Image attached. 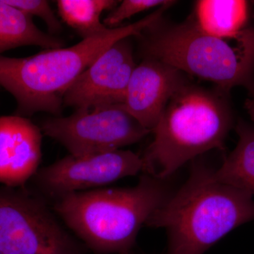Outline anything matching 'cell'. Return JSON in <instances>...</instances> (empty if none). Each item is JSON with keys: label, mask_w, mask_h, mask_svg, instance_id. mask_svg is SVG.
I'll return each mask as SVG.
<instances>
[{"label": "cell", "mask_w": 254, "mask_h": 254, "mask_svg": "<svg viewBox=\"0 0 254 254\" xmlns=\"http://www.w3.org/2000/svg\"><path fill=\"white\" fill-rule=\"evenodd\" d=\"M254 220V196L193 164L188 180L150 215L145 226L164 228L168 254H203L229 232Z\"/></svg>", "instance_id": "1"}, {"label": "cell", "mask_w": 254, "mask_h": 254, "mask_svg": "<svg viewBox=\"0 0 254 254\" xmlns=\"http://www.w3.org/2000/svg\"><path fill=\"white\" fill-rule=\"evenodd\" d=\"M169 195L164 180L143 173L136 186L70 193L52 208L93 253L123 254L131 252L141 227Z\"/></svg>", "instance_id": "2"}, {"label": "cell", "mask_w": 254, "mask_h": 254, "mask_svg": "<svg viewBox=\"0 0 254 254\" xmlns=\"http://www.w3.org/2000/svg\"><path fill=\"white\" fill-rule=\"evenodd\" d=\"M166 9L160 6L136 22L110 28L68 48L46 50L26 58L0 56V86L16 100V115L26 118L43 112L60 117L64 93L73 81L110 46L124 38L139 36L161 19Z\"/></svg>", "instance_id": "3"}, {"label": "cell", "mask_w": 254, "mask_h": 254, "mask_svg": "<svg viewBox=\"0 0 254 254\" xmlns=\"http://www.w3.org/2000/svg\"><path fill=\"white\" fill-rule=\"evenodd\" d=\"M229 93L190 81L177 90L153 131L154 140L142 156V173L165 180L198 155L223 150L234 124Z\"/></svg>", "instance_id": "4"}, {"label": "cell", "mask_w": 254, "mask_h": 254, "mask_svg": "<svg viewBox=\"0 0 254 254\" xmlns=\"http://www.w3.org/2000/svg\"><path fill=\"white\" fill-rule=\"evenodd\" d=\"M136 38L143 58L213 82L223 91L244 87L254 96V27L220 37L202 31L193 16L175 24L161 18Z\"/></svg>", "instance_id": "5"}, {"label": "cell", "mask_w": 254, "mask_h": 254, "mask_svg": "<svg viewBox=\"0 0 254 254\" xmlns=\"http://www.w3.org/2000/svg\"><path fill=\"white\" fill-rule=\"evenodd\" d=\"M48 202L27 185L0 187V251L2 254H85Z\"/></svg>", "instance_id": "6"}, {"label": "cell", "mask_w": 254, "mask_h": 254, "mask_svg": "<svg viewBox=\"0 0 254 254\" xmlns=\"http://www.w3.org/2000/svg\"><path fill=\"white\" fill-rule=\"evenodd\" d=\"M42 133L63 145L70 155H87L121 149L150 131L125 110L124 104L76 110L67 117L41 123Z\"/></svg>", "instance_id": "7"}, {"label": "cell", "mask_w": 254, "mask_h": 254, "mask_svg": "<svg viewBox=\"0 0 254 254\" xmlns=\"http://www.w3.org/2000/svg\"><path fill=\"white\" fill-rule=\"evenodd\" d=\"M143 170L142 156L120 149L80 156L68 155L39 169L30 182L31 190L47 201L53 202L70 193L134 176Z\"/></svg>", "instance_id": "8"}, {"label": "cell", "mask_w": 254, "mask_h": 254, "mask_svg": "<svg viewBox=\"0 0 254 254\" xmlns=\"http://www.w3.org/2000/svg\"><path fill=\"white\" fill-rule=\"evenodd\" d=\"M129 38L110 46L73 81L64 93L63 105L76 110L125 103L136 66Z\"/></svg>", "instance_id": "9"}, {"label": "cell", "mask_w": 254, "mask_h": 254, "mask_svg": "<svg viewBox=\"0 0 254 254\" xmlns=\"http://www.w3.org/2000/svg\"><path fill=\"white\" fill-rule=\"evenodd\" d=\"M190 81L186 73L177 68L145 57L132 73L124 106L153 132L174 93Z\"/></svg>", "instance_id": "10"}, {"label": "cell", "mask_w": 254, "mask_h": 254, "mask_svg": "<svg viewBox=\"0 0 254 254\" xmlns=\"http://www.w3.org/2000/svg\"><path fill=\"white\" fill-rule=\"evenodd\" d=\"M42 131L24 117H0V183L26 186L39 170Z\"/></svg>", "instance_id": "11"}, {"label": "cell", "mask_w": 254, "mask_h": 254, "mask_svg": "<svg viewBox=\"0 0 254 254\" xmlns=\"http://www.w3.org/2000/svg\"><path fill=\"white\" fill-rule=\"evenodd\" d=\"M63 40L39 29L32 17L0 0V56L7 50L34 46L46 50L64 48Z\"/></svg>", "instance_id": "12"}, {"label": "cell", "mask_w": 254, "mask_h": 254, "mask_svg": "<svg viewBox=\"0 0 254 254\" xmlns=\"http://www.w3.org/2000/svg\"><path fill=\"white\" fill-rule=\"evenodd\" d=\"M250 2L244 0H200L193 15L198 27L213 36L232 37L247 28Z\"/></svg>", "instance_id": "13"}, {"label": "cell", "mask_w": 254, "mask_h": 254, "mask_svg": "<svg viewBox=\"0 0 254 254\" xmlns=\"http://www.w3.org/2000/svg\"><path fill=\"white\" fill-rule=\"evenodd\" d=\"M239 136L237 146L224 160L215 178L222 183L254 195V128L240 120L235 127Z\"/></svg>", "instance_id": "14"}, {"label": "cell", "mask_w": 254, "mask_h": 254, "mask_svg": "<svg viewBox=\"0 0 254 254\" xmlns=\"http://www.w3.org/2000/svg\"><path fill=\"white\" fill-rule=\"evenodd\" d=\"M60 16L65 23L83 39L104 34L110 28L102 22L105 11L114 9L118 4L115 0H59L57 1Z\"/></svg>", "instance_id": "15"}, {"label": "cell", "mask_w": 254, "mask_h": 254, "mask_svg": "<svg viewBox=\"0 0 254 254\" xmlns=\"http://www.w3.org/2000/svg\"><path fill=\"white\" fill-rule=\"evenodd\" d=\"M6 2L31 16L41 18L46 23L50 34L63 30L61 22L57 17L48 1L45 0H6Z\"/></svg>", "instance_id": "16"}, {"label": "cell", "mask_w": 254, "mask_h": 254, "mask_svg": "<svg viewBox=\"0 0 254 254\" xmlns=\"http://www.w3.org/2000/svg\"><path fill=\"white\" fill-rule=\"evenodd\" d=\"M169 1V0H124L105 18L103 23L108 28H116L127 18L145 10L163 6Z\"/></svg>", "instance_id": "17"}, {"label": "cell", "mask_w": 254, "mask_h": 254, "mask_svg": "<svg viewBox=\"0 0 254 254\" xmlns=\"http://www.w3.org/2000/svg\"><path fill=\"white\" fill-rule=\"evenodd\" d=\"M245 108L247 113L250 115L251 119L254 124V97L250 99L246 100Z\"/></svg>", "instance_id": "18"}, {"label": "cell", "mask_w": 254, "mask_h": 254, "mask_svg": "<svg viewBox=\"0 0 254 254\" xmlns=\"http://www.w3.org/2000/svg\"><path fill=\"white\" fill-rule=\"evenodd\" d=\"M123 254H131V252H129V253Z\"/></svg>", "instance_id": "19"}, {"label": "cell", "mask_w": 254, "mask_h": 254, "mask_svg": "<svg viewBox=\"0 0 254 254\" xmlns=\"http://www.w3.org/2000/svg\"><path fill=\"white\" fill-rule=\"evenodd\" d=\"M0 254H2V253L1 252V251H0Z\"/></svg>", "instance_id": "20"}, {"label": "cell", "mask_w": 254, "mask_h": 254, "mask_svg": "<svg viewBox=\"0 0 254 254\" xmlns=\"http://www.w3.org/2000/svg\"></svg>", "instance_id": "21"}]
</instances>
